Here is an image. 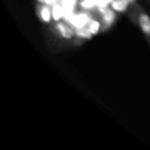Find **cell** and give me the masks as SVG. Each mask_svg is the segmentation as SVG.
<instances>
[{
	"instance_id": "1",
	"label": "cell",
	"mask_w": 150,
	"mask_h": 150,
	"mask_svg": "<svg viewBox=\"0 0 150 150\" xmlns=\"http://www.w3.org/2000/svg\"><path fill=\"white\" fill-rule=\"evenodd\" d=\"M128 18L130 20L136 25L142 34L145 36L150 47V15L146 10L140 4H137L131 6L128 10Z\"/></svg>"
},
{
	"instance_id": "2",
	"label": "cell",
	"mask_w": 150,
	"mask_h": 150,
	"mask_svg": "<svg viewBox=\"0 0 150 150\" xmlns=\"http://www.w3.org/2000/svg\"><path fill=\"white\" fill-rule=\"evenodd\" d=\"M49 31L53 37L65 42H69L73 40L76 35V30L73 28L72 25L65 21L58 20L53 23L49 27Z\"/></svg>"
},
{
	"instance_id": "3",
	"label": "cell",
	"mask_w": 150,
	"mask_h": 150,
	"mask_svg": "<svg viewBox=\"0 0 150 150\" xmlns=\"http://www.w3.org/2000/svg\"><path fill=\"white\" fill-rule=\"evenodd\" d=\"M98 19L101 22V32L109 31L118 19V13L113 11L110 5L106 7H98Z\"/></svg>"
},
{
	"instance_id": "4",
	"label": "cell",
	"mask_w": 150,
	"mask_h": 150,
	"mask_svg": "<svg viewBox=\"0 0 150 150\" xmlns=\"http://www.w3.org/2000/svg\"><path fill=\"white\" fill-rule=\"evenodd\" d=\"M35 11H36V15L38 16L39 19L41 22L45 24H51L53 13H52V9L49 7L48 4L39 2L36 4Z\"/></svg>"
},
{
	"instance_id": "5",
	"label": "cell",
	"mask_w": 150,
	"mask_h": 150,
	"mask_svg": "<svg viewBox=\"0 0 150 150\" xmlns=\"http://www.w3.org/2000/svg\"><path fill=\"white\" fill-rule=\"evenodd\" d=\"M110 7L117 13H124L128 11L130 4L127 0H112L110 4Z\"/></svg>"
},
{
	"instance_id": "6",
	"label": "cell",
	"mask_w": 150,
	"mask_h": 150,
	"mask_svg": "<svg viewBox=\"0 0 150 150\" xmlns=\"http://www.w3.org/2000/svg\"><path fill=\"white\" fill-rule=\"evenodd\" d=\"M92 36L93 35L91 33V32L88 30V28L83 27V28H80V29L76 30V35H75V38L73 40L76 44L77 43V41H80L81 43H83V41L91 39Z\"/></svg>"
},
{
	"instance_id": "7",
	"label": "cell",
	"mask_w": 150,
	"mask_h": 150,
	"mask_svg": "<svg viewBox=\"0 0 150 150\" xmlns=\"http://www.w3.org/2000/svg\"><path fill=\"white\" fill-rule=\"evenodd\" d=\"M87 28H88V30L91 32V33L92 35H95V34L98 33L101 31V22L98 19V18H92L91 20V22L89 23Z\"/></svg>"
},
{
	"instance_id": "8",
	"label": "cell",
	"mask_w": 150,
	"mask_h": 150,
	"mask_svg": "<svg viewBox=\"0 0 150 150\" xmlns=\"http://www.w3.org/2000/svg\"><path fill=\"white\" fill-rule=\"evenodd\" d=\"M80 7L83 11H91L94 10L95 7H98L97 0H81L79 3Z\"/></svg>"
},
{
	"instance_id": "9",
	"label": "cell",
	"mask_w": 150,
	"mask_h": 150,
	"mask_svg": "<svg viewBox=\"0 0 150 150\" xmlns=\"http://www.w3.org/2000/svg\"><path fill=\"white\" fill-rule=\"evenodd\" d=\"M127 1H128V3H129V4H130V7H131V6H134V5H135V4H138L137 0H127Z\"/></svg>"
},
{
	"instance_id": "10",
	"label": "cell",
	"mask_w": 150,
	"mask_h": 150,
	"mask_svg": "<svg viewBox=\"0 0 150 150\" xmlns=\"http://www.w3.org/2000/svg\"><path fill=\"white\" fill-rule=\"evenodd\" d=\"M38 1H39V2H43L44 0H38Z\"/></svg>"
},
{
	"instance_id": "11",
	"label": "cell",
	"mask_w": 150,
	"mask_h": 150,
	"mask_svg": "<svg viewBox=\"0 0 150 150\" xmlns=\"http://www.w3.org/2000/svg\"><path fill=\"white\" fill-rule=\"evenodd\" d=\"M149 1H150V0H149Z\"/></svg>"
}]
</instances>
